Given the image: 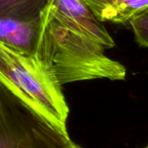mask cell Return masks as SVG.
I'll list each match as a JSON object with an SVG mask.
<instances>
[{
  "label": "cell",
  "mask_w": 148,
  "mask_h": 148,
  "mask_svg": "<svg viewBox=\"0 0 148 148\" xmlns=\"http://www.w3.org/2000/svg\"><path fill=\"white\" fill-rule=\"evenodd\" d=\"M147 148H148V147H147Z\"/></svg>",
  "instance_id": "10"
},
{
  "label": "cell",
  "mask_w": 148,
  "mask_h": 148,
  "mask_svg": "<svg viewBox=\"0 0 148 148\" xmlns=\"http://www.w3.org/2000/svg\"><path fill=\"white\" fill-rule=\"evenodd\" d=\"M0 82L50 122L67 129L69 109L62 85L39 58L0 42Z\"/></svg>",
  "instance_id": "2"
},
{
  "label": "cell",
  "mask_w": 148,
  "mask_h": 148,
  "mask_svg": "<svg viewBox=\"0 0 148 148\" xmlns=\"http://www.w3.org/2000/svg\"><path fill=\"white\" fill-rule=\"evenodd\" d=\"M101 22L128 23L148 8V0H82Z\"/></svg>",
  "instance_id": "6"
},
{
  "label": "cell",
  "mask_w": 148,
  "mask_h": 148,
  "mask_svg": "<svg viewBox=\"0 0 148 148\" xmlns=\"http://www.w3.org/2000/svg\"><path fill=\"white\" fill-rule=\"evenodd\" d=\"M37 58L61 85L67 83L108 79L124 80L126 67L105 54V49L79 31L55 18L45 9Z\"/></svg>",
  "instance_id": "1"
},
{
  "label": "cell",
  "mask_w": 148,
  "mask_h": 148,
  "mask_svg": "<svg viewBox=\"0 0 148 148\" xmlns=\"http://www.w3.org/2000/svg\"><path fill=\"white\" fill-rule=\"evenodd\" d=\"M71 148H81V147H79L78 146H76L75 144H74V145H73V146L71 147Z\"/></svg>",
  "instance_id": "9"
},
{
  "label": "cell",
  "mask_w": 148,
  "mask_h": 148,
  "mask_svg": "<svg viewBox=\"0 0 148 148\" xmlns=\"http://www.w3.org/2000/svg\"><path fill=\"white\" fill-rule=\"evenodd\" d=\"M128 23L134 31L136 41L148 48V8L134 16Z\"/></svg>",
  "instance_id": "8"
},
{
  "label": "cell",
  "mask_w": 148,
  "mask_h": 148,
  "mask_svg": "<svg viewBox=\"0 0 148 148\" xmlns=\"http://www.w3.org/2000/svg\"><path fill=\"white\" fill-rule=\"evenodd\" d=\"M46 9L59 22L76 30L105 50L115 45L105 26L82 0H49Z\"/></svg>",
  "instance_id": "4"
},
{
  "label": "cell",
  "mask_w": 148,
  "mask_h": 148,
  "mask_svg": "<svg viewBox=\"0 0 148 148\" xmlns=\"http://www.w3.org/2000/svg\"><path fill=\"white\" fill-rule=\"evenodd\" d=\"M41 33L42 15L34 20L0 17V42L36 58Z\"/></svg>",
  "instance_id": "5"
},
{
  "label": "cell",
  "mask_w": 148,
  "mask_h": 148,
  "mask_svg": "<svg viewBox=\"0 0 148 148\" xmlns=\"http://www.w3.org/2000/svg\"><path fill=\"white\" fill-rule=\"evenodd\" d=\"M61 128L0 82V148H71Z\"/></svg>",
  "instance_id": "3"
},
{
  "label": "cell",
  "mask_w": 148,
  "mask_h": 148,
  "mask_svg": "<svg viewBox=\"0 0 148 148\" xmlns=\"http://www.w3.org/2000/svg\"><path fill=\"white\" fill-rule=\"evenodd\" d=\"M49 0H0V17L20 20L38 18Z\"/></svg>",
  "instance_id": "7"
}]
</instances>
